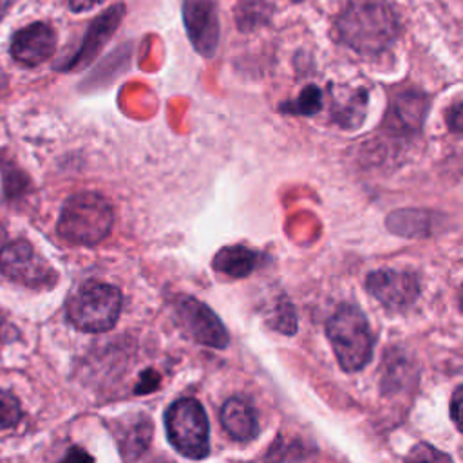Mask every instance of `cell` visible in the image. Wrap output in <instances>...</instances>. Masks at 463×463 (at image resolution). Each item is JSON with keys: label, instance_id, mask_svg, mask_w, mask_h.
I'll return each mask as SVG.
<instances>
[{"label": "cell", "instance_id": "1", "mask_svg": "<svg viewBox=\"0 0 463 463\" xmlns=\"http://www.w3.org/2000/svg\"><path fill=\"white\" fill-rule=\"evenodd\" d=\"M398 33V14L385 0H349L336 20L338 40L360 54L385 51Z\"/></svg>", "mask_w": 463, "mask_h": 463}, {"label": "cell", "instance_id": "2", "mask_svg": "<svg viewBox=\"0 0 463 463\" xmlns=\"http://www.w3.org/2000/svg\"><path fill=\"white\" fill-rule=\"evenodd\" d=\"M114 222L110 203L94 192H80L71 195L58 219V233L63 241L80 246L101 242Z\"/></svg>", "mask_w": 463, "mask_h": 463}, {"label": "cell", "instance_id": "3", "mask_svg": "<svg viewBox=\"0 0 463 463\" xmlns=\"http://www.w3.org/2000/svg\"><path fill=\"white\" fill-rule=\"evenodd\" d=\"M340 367L347 373L360 371L373 356V333L365 315L353 304H342L326 324Z\"/></svg>", "mask_w": 463, "mask_h": 463}, {"label": "cell", "instance_id": "4", "mask_svg": "<svg viewBox=\"0 0 463 463\" xmlns=\"http://www.w3.org/2000/svg\"><path fill=\"white\" fill-rule=\"evenodd\" d=\"M121 311V291L105 282L81 284L67 302V317L74 327L87 333L109 331Z\"/></svg>", "mask_w": 463, "mask_h": 463}, {"label": "cell", "instance_id": "5", "mask_svg": "<svg viewBox=\"0 0 463 463\" xmlns=\"http://www.w3.org/2000/svg\"><path fill=\"white\" fill-rule=\"evenodd\" d=\"M170 443L190 459H203L210 450V425L203 405L194 398L174 402L165 412Z\"/></svg>", "mask_w": 463, "mask_h": 463}, {"label": "cell", "instance_id": "6", "mask_svg": "<svg viewBox=\"0 0 463 463\" xmlns=\"http://www.w3.org/2000/svg\"><path fill=\"white\" fill-rule=\"evenodd\" d=\"M0 269L11 280L29 288H47L56 280L54 269L24 239L0 248Z\"/></svg>", "mask_w": 463, "mask_h": 463}, {"label": "cell", "instance_id": "7", "mask_svg": "<svg viewBox=\"0 0 463 463\" xmlns=\"http://www.w3.org/2000/svg\"><path fill=\"white\" fill-rule=\"evenodd\" d=\"M175 318L188 336H192L197 344L224 349L230 342L226 327L219 320V317L203 302L194 297L181 295L174 304Z\"/></svg>", "mask_w": 463, "mask_h": 463}, {"label": "cell", "instance_id": "8", "mask_svg": "<svg viewBox=\"0 0 463 463\" xmlns=\"http://www.w3.org/2000/svg\"><path fill=\"white\" fill-rule=\"evenodd\" d=\"M367 291L387 309L402 311L420 295L418 277L405 269H378L365 280Z\"/></svg>", "mask_w": 463, "mask_h": 463}, {"label": "cell", "instance_id": "9", "mask_svg": "<svg viewBox=\"0 0 463 463\" xmlns=\"http://www.w3.org/2000/svg\"><path fill=\"white\" fill-rule=\"evenodd\" d=\"M183 20L194 49L212 56L219 43V16L213 0H183Z\"/></svg>", "mask_w": 463, "mask_h": 463}, {"label": "cell", "instance_id": "10", "mask_svg": "<svg viewBox=\"0 0 463 463\" xmlns=\"http://www.w3.org/2000/svg\"><path fill=\"white\" fill-rule=\"evenodd\" d=\"M56 47V34L49 24L34 22L20 29L11 42V54L16 61L34 67L45 61Z\"/></svg>", "mask_w": 463, "mask_h": 463}, {"label": "cell", "instance_id": "11", "mask_svg": "<svg viewBox=\"0 0 463 463\" xmlns=\"http://www.w3.org/2000/svg\"><path fill=\"white\" fill-rule=\"evenodd\" d=\"M121 16H123V5H114L112 9L105 11L99 18H96L94 24L90 25L89 33L85 34L83 45L80 47L78 54L69 61L67 69H76V67H83L85 63H89V60L99 51V47L114 33Z\"/></svg>", "mask_w": 463, "mask_h": 463}, {"label": "cell", "instance_id": "12", "mask_svg": "<svg viewBox=\"0 0 463 463\" xmlns=\"http://www.w3.org/2000/svg\"><path fill=\"white\" fill-rule=\"evenodd\" d=\"M221 425L237 441H251L259 434L257 414L253 407L241 398H230L222 405Z\"/></svg>", "mask_w": 463, "mask_h": 463}, {"label": "cell", "instance_id": "13", "mask_svg": "<svg viewBox=\"0 0 463 463\" xmlns=\"http://www.w3.org/2000/svg\"><path fill=\"white\" fill-rule=\"evenodd\" d=\"M260 262V253L242 246V244H233L226 246L217 251L213 257V268L219 273H224L233 279H242L248 277Z\"/></svg>", "mask_w": 463, "mask_h": 463}, {"label": "cell", "instance_id": "14", "mask_svg": "<svg viewBox=\"0 0 463 463\" xmlns=\"http://www.w3.org/2000/svg\"><path fill=\"white\" fill-rule=\"evenodd\" d=\"M150 438H152V423L148 418H139L130 421L121 441L123 452L128 458H137L148 447Z\"/></svg>", "mask_w": 463, "mask_h": 463}, {"label": "cell", "instance_id": "15", "mask_svg": "<svg viewBox=\"0 0 463 463\" xmlns=\"http://www.w3.org/2000/svg\"><path fill=\"white\" fill-rule=\"evenodd\" d=\"M320 90L315 85L306 87L298 98L295 101H289L288 105H284V110L291 112V114H315L317 110H320Z\"/></svg>", "mask_w": 463, "mask_h": 463}, {"label": "cell", "instance_id": "16", "mask_svg": "<svg viewBox=\"0 0 463 463\" xmlns=\"http://www.w3.org/2000/svg\"><path fill=\"white\" fill-rule=\"evenodd\" d=\"M405 463H452L450 456L429 443H418L411 449Z\"/></svg>", "mask_w": 463, "mask_h": 463}, {"label": "cell", "instance_id": "17", "mask_svg": "<svg viewBox=\"0 0 463 463\" xmlns=\"http://www.w3.org/2000/svg\"><path fill=\"white\" fill-rule=\"evenodd\" d=\"M22 416V409L18 400L9 392L0 389V427L7 429L18 423Z\"/></svg>", "mask_w": 463, "mask_h": 463}, {"label": "cell", "instance_id": "18", "mask_svg": "<svg viewBox=\"0 0 463 463\" xmlns=\"http://www.w3.org/2000/svg\"><path fill=\"white\" fill-rule=\"evenodd\" d=\"M273 327L282 331L284 335H293L295 333V329H297V317H295V311H293L291 304L284 302L282 306L277 307Z\"/></svg>", "mask_w": 463, "mask_h": 463}, {"label": "cell", "instance_id": "19", "mask_svg": "<svg viewBox=\"0 0 463 463\" xmlns=\"http://www.w3.org/2000/svg\"><path fill=\"white\" fill-rule=\"evenodd\" d=\"M159 385V374L154 369H146L141 373L137 383H136V394L152 392Z\"/></svg>", "mask_w": 463, "mask_h": 463}, {"label": "cell", "instance_id": "20", "mask_svg": "<svg viewBox=\"0 0 463 463\" xmlns=\"http://www.w3.org/2000/svg\"><path fill=\"white\" fill-rule=\"evenodd\" d=\"M61 463H94V459H92V456H90L87 450H83L81 447H71V449L67 450V454L63 456Z\"/></svg>", "mask_w": 463, "mask_h": 463}, {"label": "cell", "instance_id": "21", "mask_svg": "<svg viewBox=\"0 0 463 463\" xmlns=\"http://www.w3.org/2000/svg\"><path fill=\"white\" fill-rule=\"evenodd\" d=\"M18 335H16V329L11 326L9 320H5L0 313V344H7L11 340H14Z\"/></svg>", "mask_w": 463, "mask_h": 463}, {"label": "cell", "instance_id": "22", "mask_svg": "<svg viewBox=\"0 0 463 463\" xmlns=\"http://www.w3.org/2000/svg\"><path fill=\"white\" fill-rule=\"evenodd\" d=\"M105 0H69V5L72 11L80 13V11H89L99 4H103Z\"/></svg>", "mask_w": 463, "mask_h": 463}, {"label": "cell", "instance_id": "23", "mask_svg": "<svg viewBox=\"0 0 463 463\" xmlns=\"http://www.w3.org/2000/svg\"><path fill=\"white\" fill-rule=\"evenodd\" d=\"M459 398H461V389L458 387L454 391V396H452V420L454 423L458 425L459 423V414H458V409H459Z\"/></svg>", "mask_w": 463, "mask_h": 463}, {"label": "cell", "instance_id": "24", "mask_svg": "<svg viewBox=\"0 0 463 463\" xmlns=\"http://www.w3.org/2000/svg\"><path fill=\"white\" fill-rule=\"evenodd\" d=\"M13 2H14V0H0V20H2V16L9 11V7H11Z\"/></svg>", "mask_w": 463, "mask_h": 463}, {"label": "cell", "instance_id": "25", "mask_svg": "<svg viewBox=\"0 0 463 463\" xmlns=\"http://www.w3.org/2000/svg\"><path fill=\"white\" fill-rule=\"evenodd\" d=\"M4 241H5V230H4V226H2V222H0V246L4 244Z\"/></svg>", "mask_w": 463, "mask_h": 463}, {"label": "cell", "instance_id": "26", "mask_svg": "<svg viewBox=\"0 0 463 463\" xmlns=\"http://www.w3.org/2000/svg\"><path fill=\"white\" fill-rule=\"evenodd\" d=\"M152 463H172V461H168V459H165V458H161V459H154Z\"/></svg>", "mask_w": 463, "mask_h": 463}]
</instances>
